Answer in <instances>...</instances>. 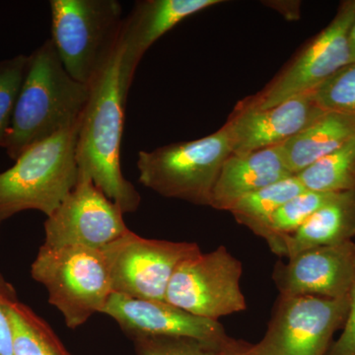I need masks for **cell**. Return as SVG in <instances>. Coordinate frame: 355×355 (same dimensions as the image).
<instances>
[{"label": "cell", "instance_id": "cell-1", "mask_svg": "<svg viewBox=\"0 0 355 355\" xmlns=\"http://www.w3.org/2000/svg\"><path fill=\"white\" fill-rule=\"evenodd\" d=\"M133 78L120 41L108 64L89 86L90 95L76 144L79 171L87 174L125 214L135 211L141 202L139 191L123 176L121 167L125 105Z\"/></svg>", "mask_w": 355, "mask_h": 355}, {"label": "cell", "instance_id": "cell-2", "mask_svg": "<svg viewBox=\"0 0 355 355\" xmlns=\"http://www.w3.org/2000/svg\"><path fill=\"white\" fill-rule=\"evenodd\" d=\"M90 87L67 73L51 39L29 55L6 148L16 160L28 148L80 121Z\"/></svg>", "mask_w": 355, "mask_h": 355}, {"label": "cell", "instance_id": "cell-3", "mask_svg": "<svg viewBox=\"0 0 355 355\" xmlns=\"http://www.w3.org/2000/svg\"><path fill=\"white\" fill-rule=\"evenodd\" d=\"M81 120V119H80ZM80 121L28 148L0 173V223L25 211L51 216L78 181L76 144Z\"/></svg>", "mask_w": 355, "mask_h": 355}, {"label": "cell", "instance_id": "cell-4", "mask_svg": "<svg viewBox=\"0 0 355 355\" xmlns=\"http://www.w3.org/2000/svg\"><path fill=\"white\" fill-rule=\"evenodd\" d=\"M51 41L67 73L90 86L120 42L123 9L116 0H51Z\"/></svg>", "mask_w": 355, "mask_h": 355}, {"label": "cell", "instance_id": "cell-5", "mask_svg": "<svg viewBox=\"0 0 355 355\" xmlns=\"http://www.w3.org/2000/svg\"><path fill=\"white\" fill-rule=\"evenodd\" d=\"M33 279L46 287L49 302L69 329L83 326L102 313L113 294L101 250L83 246H42L31 266Z\"/></svg>", "mask_w": 355, "mask_h": 355}, {"label": "cell", "instance_id": "cell-6", "mask_svg": "<svg viewBox=\"0 0 355 355\" xmlns=\"http://www.w3.org/2000/svg\"><path fill=\"white\" fill-rule=\"evenodd\" d=\"M231 154L224 127L202 139L140 151L139 182L163 197L210 207L222 165Z\"/></svg>", "mask_w": 355, "mask_h": 355}, {"label": "cell", "instance_id": "cell-7", "mask_svg": "<svg viewBox=\"0 0 355 355\" xmlns=\"http://www.w3.org/2000/svg\"><path fill=\"white\" fill-rule=\"evenodd\" d=\"M101 251L113 293L162 302L178 266L202 253L197 243L146 239L130 229Z\"/></svg>", "mask_w": 355, "mask_h": 355}, {"label": "cell", "instance_id": "cell-8", "mask_svg": "<svg viewBox=\"0 0 355 355\" xmlns=\"http://www.w3.org/2000/svg\"><path fill=\"white\" fill-rule=\"evenodd\" d=\"M355 20V0L343 2L333 21L294 58L291 64L256 95L238 103L245 108L265 110L312 92L352 64L349 35Z\"/></svg>", "mask_w": 355, "mask_h": 355}, {"label": "cell", "instance_id": "cell-9", "mask_svg": "<svg viewBox=\"0 0 355 355\" xmlns=\"http://www.w3.org/2000/svg\"><path fill=\"white\" fill-rule=\"evenodd\" d=\"M349 296H282L263 340L254 345L259 355H327L335 331L345 326Z\"/></svg>", "mask_w": 355, "mask_h": 355}, {"label": "cell", "instance_id": "cell-10", "mask_svg": "<svg viewBox=\"0 0 355 355\" xmlns=\"http://www.w3.org/2000/svg\"><path fill=\"white\" fill-rule=\"evenodd\" d=\"M241 261L220 246L183 261L173 275L166 302L196 316L218 321L219 318L247 308L240 287Z\"/></svg>", "mask_w": 355, "mask_h": 355}, {"label": "cell", "instance_id": "cell-11", "mask_svg": "<svg viewBox=\"0 0 355 355\" xmlns=\"http://www.w3.org/2000/svg\"><path fill=\"white\" fill-rule=\"evenodd\" d=\"M79 171V170H78ZM125 212L79 171L78 181L44 222V246H83L101 250L128 230Z\"/></svg>", "mask_w": 355, "mask_h": 355}, {"label": "cell", "instance_id": "cell-12", "mask_svg": "<svg viewBox=\"0 0 355 355\" xmlns=\"http://www.w3.org/2000/svg\"><path fill=\"white\" fill-rule=\"evenodd\" d=\"M102 314L114 319L132 338L180 336L221 347L233 340L218 321L196 316L162 301L141 300L113 293Z\"/></svg>", "mask_w": 355, "mask_h": 355}, {"label": "cell", "instance_id": "cell-13", "mask_svg": "<svg viewBox=\"0 0 355 355\" xmlns=\"http://www.w3.org/2000/svg\"><path fill=\"white\" fill-rule=\"evenodd\" d=\"M273 279L282 296H349L355 280V243L316 248L275 266Z\"/></svg>", "mask_w": 355, "mask_h": 355}, {"label": "cell", "instance_id": "cell-14", "mask_svg": "<svg viewBox=\"0 0 355 355\" xmlns=\"http://www.w3.org/2000/svg\"><path fill=\"white\" fill-rule=\"evenodd\" d=\"M324 113L313 92H309L265 110L237 105L223 127L227 130L232 154H245L280 146Z\"/></svg>", "mask_w": 355, "mask_h": 355}, {"label": "cell", "instance_id": "cell-15", "mask_svg": "<svg viewBox=\"0 0 355 355\" xmlns=\"http://www.w3.org/2000/svg\"><path fill=\"white\" fill-rule=\"evenodd\" d=\"M222 3L220 0H139L123 19L121 33L125 64L135 74L139 62L163 35L193 14Z\"/></svg>", "mask_w": 355, "mask_h": 355}, {"label": "cell", "instance_id": "cell-16", "mask_svg": "<svg viewBox=\"0 0 355 355\" xmlns=\"http://www.w3.org/2000/svg\"><path fill=\"white\" fill-rule=\"evenodd\" d=\"M291 176L294 175L286 167L279 146L231 154L222 165L210 207L229 211L245 196Z\"/></svg>", "mask_w": 355, "mask_h": 355}, {"label": "cell", "instance_id": "cell-17", "mask_svg": "<svg viewBox=\"0 0 355 355\" xmlns=\"http://www.w3.org/2000/svg\"><path fill=\"white\" fill-rule=\"evenodd\" d=\"M355 236V191L338 193L298 230L279 238L270 250L288 259L316 248L352 241Z\"/></svg>", "mask_w": 355, "mask_h": 355}, {"label": "cell", "instance_id": "cell-18", "mask_svg": "<svg viewBox=\"0 0 355 355\" xmlns=\"http://www.w3.org/2000/svg\"><path fill=\"white\" fill-rule=\"evenodd\" d=\"M355 135V116L326 112L309 127L280 144L284 163L292 175L333 153Z\"/></svg>", "mask_w": 355, "mask_h": 355}, {"label": "cell", "instance_id": "cell-19", "mask_svg": "<svg viewBox=\"0 0 355 355\" xmlns=\"http://www.w3.org/2000/svg\"><path fill=\"white\" fill-rule=\"evenodd\" d=\"M306 189L295 175L249 193L229 209L236 221L263 237L275 212Z\"/></svg>", "mask_w": 355, "mask_h": 355}, {"label": "cell", "instance_id": "cell-20", "mask_svg": "<svg viewBox=\"0 0 355 355\" xmlns=\"http://www.w3.org/2000/svg\"><path fill=\"white\" fill-rule=\"evenodd\" d=\"M14 355H70L50 326L16 298L7 303Z\"/></svg>", "mask_w": 355, "mask_h": 355}, {"label": "cell", "instance_id": "cell-21", "mask_svg": "<svg viewBox=\"0 0 355 355\" xmlns=\"http://www.w3.org/2000/svg\"><path fill=\"white\" fill-rule=\"evenodd\" d=\"M295 176L308 191H355V135L333 153L320 159Z\"/></svg>", "mask_w": 355, "mask_h": 355}, {"label": "cell", "instance_id": "cell-22", "mask_svg": "<svg viewBox=\"0 0 355 355\" xmlns=\"http://www.w3.org/2000/svg\"><path fill=\"white\" fill-rule=\"evenodd\" d=\"M338 193L306 190L284 203L270 218L263 236L268 246H272L282 236L291 235L298 230L313 214L330 202Z\"/></svg>", "mask_w": 355, "mask_h": 355}, {"label": "cell", "instance_id": "cell-23", "mask_svg": "<svg viewBox=\"0 0 355 355\" xmlns=\"http://www.w3.org/2000/svg\"><path fill=\"white\" fill-rule=\"evenodd\" d=\"M29 55L0 60V147H6L14 106L24 81Z\"/></svg>", "mask_w": 355, "mask_h": 355}, {"label": "cell", "instance_id": "cell-24", "mask_svg": "<svg viewBox=\"0 0 355 355\" xmlns=\"http://www.w3.org/2000/svg\"><path fill=\"white\" fill-rule=\"evenodd\" d=\"M320 108L355 116V64H350L312 91Z\"/></svg>", "mask_w": 355, "mask_h": 355}, {"label": "cell", "instance_id": "cell-25", "mask_svg": "<svg viewBox=\"0 0 355 355\" xmlns=\"http://www.w3.org/2000/svg\"><path fill=\"white\" fill-rule=\"evenodd\" d=\"M132 340L139 355H219L227 347L180 336H137Z\"/></svg>", "mask_w": 355, "mask_h": 355}, {"label": "cell", "instance_id": "cell-26", "mask_svg": "<svg viewBox=\"0 0 355 355\" xmlns=\"http://www.w3.org/2000/svg\"><path fill=\"white\" fill-rule=\"evenodd\" d=\"M14 298L13 289L0 279V355H14L12 331L7 314V303Z\"/></svg>", "mask_w": 355, "mask_h": 355}, {"label": "cell", "instance_id": "cell-27", "mask_svg": "<svg viewBox=\"0 0 355 355\" xmlns=\"http://www.w3.org/2000/svg\"><path fill=\"white\" fill-rule=\"evenodd\" d=\"M327 355H355V280L349 294V311L342 336L331 345Z\"/></svg>", "mask_w": 355, "mask_h": 355}, {"label": "cell", "instance_id": "cell-28", "mask_svg": "<svg viewBox=\"0 0 355 355\" xmlns=\"http://www.w3.org/2000/svg\"><path fill=\"white\" fill-rule=\"evenodd\" d=\"M219 355H259L254 352V345L239 340H233L230 345L220 350Z\"/></svg>", "mask_w": 355, "mask_h": 355}, {"label": "cell", "instance_id": "cell-29", "mask_svg": "<svg viewBox=\"0 0 355 355\" xmlns=\"http://www.w3.org/2000/svg\"><path fill=\"white\" fill-rule=\"evenodd\" d=\"M268 6L277 9L280 13L284 14L288 19H298L299 6L300 3L298 1H275L268 2Z\"/></svg>", "mask_w": 355, "mask_h": 355}, {"label": "cell", "instance_id": "cell-30", "mask_svg": "<svg viewBox=\"0 0 355 355\" xmlns=\"http://www.w3.org/2000/svg\"><path fill=\"white\" fill-rule=\"evenodd\" d=\"M349 46L352 64H355V20L352 28H350L349 35Z\"/></svg>", "mask_w": 355, "mask_h": 355}]
</instances>
